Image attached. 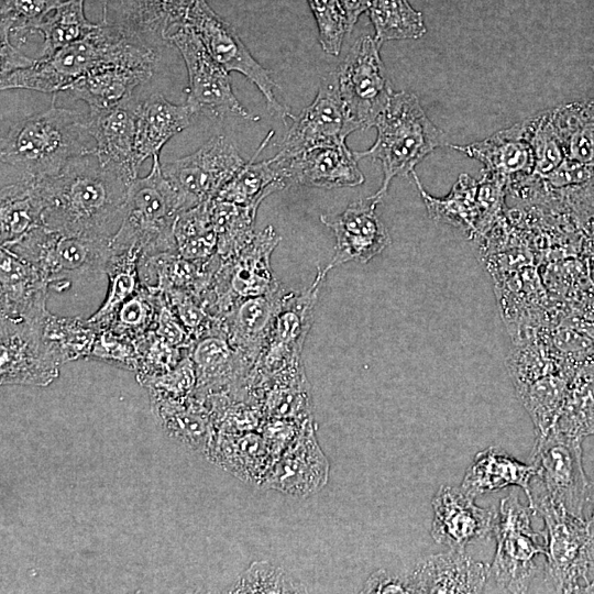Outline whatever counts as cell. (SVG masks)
Wrapping results in <instances>:
<instances>
[{
	"label": "cell",
	"mask_w": 594,
	"mask_h": 594,
	"mask_svg": "<svg viewBox=\"0 0 594 594\" xmlns=\"http://www.w3.org/2000/svg\"><path fill=\"white\" fill-rule=\"evenodd\" d=\"M133 179L116 166L101 164L95 153L72 160L57 175L38 179L43 226L64 234L112 241L123 221Z\"/></svg>",
	"instance_id": "6da1fadb"
},
{
	"label": "cell",
	"mask_w": 594,
	"mask_h": 594,
	"mask_svg": "<svg viewBox=\"0 0 594 594\" xmlns=\"http://www.w3.org/2000/svg\"><path fill=\"white\" fill-rule=\"evenodd\" d=\"M156 61L157 54L151 45L120 26L102 21L84 40L2 75L0 89L56 95L98 68L111 65L154 67Z\"/></svg>",
	"instance_id": "7a4b0ae2"
},
{
	"label": "cell",
	"mask_w": 594,
	"mask_h": 594,
	"mask_svg": "<svg viewBox=\"0 0 594 594\" xmlns=\"http://www.w3.org/2000/svg\"><path fill=\"white\" fill-rule=\"evenodd\" d=\"M88 114L55 105L13 124L1 138V176L42 179L95 153Z\"/></svg>",
	"instance_id": "3957f363"
},
{
	"label": "cell",
	"mask_w": 594,
	"mask_h": 594,
	"mask_svg": "<svg viewBox=\"0 0 594 594\" xmlns=\"http://www.w3.org/2000/svg\"><path fill=\"white\" fill-rule=\"evenodd\" d=\"M374 127V144L354 155L358 161L370 157L381 162L382 185L369 197L380 204L394 177L408 176L428 154L447 143L444 132L427 117L418 97L405 90L393 92Z\"/></svg>",
	"instance_id": "277c9868"
},
{
	"label": "cell",
	"mask_w": 594,
	"mask_h": 594,
	"mask_svg": "<svg viewBox=\"0 0 594 594\" xmlns=\"http://www.w3.org/2000/svg\"><path fill=\"white\" fill-rule=\"evenodd\" d=\"M530 508L547 536L546 582L556 593H586L594 573V518L570 514L541 490Z\"/></svg>",
	"instance_id": "5b68a950"
},
{
	"label": "cell",
	"mask_w": 594,
	"mask_h": 594,
	"mask_svg": "<svg viewBox=\"0 0 594 594\" xmlns=\"http://www.w3.org/2000/svg\"><path fill=\"white\" fill-rule=\"evenodd\" d=\"M179 212L177 196L162 173V163L153 160L150 173L134 178L130 185L123 221L111 244L134 245L141 256L178 252L174 224Z\"/></svg>",
	"instance_id": "8992f818"
},
{
	"label": "cell",
	"mask_w": 594,
	"mask_h": 594,
	"mask_svg": "<svg viewBox=\"0 0 594 594\" xmlns=\"http://www.w3.org/2000/svg\"><path fill=\"white\" fill-rule=\"evenodd\" d=\"M534 515L530 506L522 505L514 493L499 503L491 575L501 592L526 593L537 572V557L547 554V536L532 528Z\"/></svg>",
	"instance_id": "52a82bcc"
},
{
	"label": "cell",
	"mask_w": 594,
	"mask_h": 594,
	"mask_svg": "<svg viewBox=\"0 0 594 594\" xmlns=\"http://www.w3.org/2000/svg\"><path fill=\"white\" fill-rule=\"evenodd\" d=\"M280 240L267 226L239 254L222 261L211 283L197 295L204 309L221 319L235 301L277 290L283 284L272 272L271 256Z\"/></svg>",
	"instance_id": "ba28073f"
},
{
	"label": "cell",
	"mask_w": 594,
	"mask_h": 594,
	"mask_svg": "<svg viewBox=\"0 0 594 594\" xmlns=\"http://www.w3.org/2000/svg\"><path fill=\"white\" fill-rule=\"evenodd\" d=\"M35 266L50 284L106 273L111 241L64 234L38 226L4 246Z\"/></svg>",
	"instance_id": "9c48e42d"
},
{
	"label": "cell",
	"mask_w": 594,
	"mask_h": 594,
	"mask_svg": "<svg viewBox=\"0 0 594 594\" xmlns=\"http://www.w3.org/2000/svg\"><path fill=\"white\" fill-rule=\"evenodd\" d=\"M380 47L374 37L361 36L336 70L339 94L352 132L374 127L394 92Z\"/></svg>",
	"instance_id": "30bf717a"
},
{
	"label": "cell",
	"mask_w": 594,
	"mask_h": 594,
	"mask_svg": "<svg viewBox=\"0 0 594 594\" xmlns=\"http://www.w3.org/2000/svg\"><path fill=\"white\" fill-rule=\"evenodd\" d=\"M166 42L177 47L185 62L188 73L186 105L194 116L252 118L235 97L229 73L213 59L189 25L180 24Z\"/></svg>",
	"instance_id": "8fae6325"
},
{
	"label": "cell",
	"mask_w": 594,
	"mask_h": 594,
	"mask_svg": "<svg viewBox=\"0 0 594 594\" xmlns=\"http://www.w3.org/2000/svg\"><path fill=\"white\" fill-rule=\"evenodd\" d=\"M246 162L223 135H215L194 153L162 164L182 211L210 201Z\"/></svg>",
	"instance_id": "7c38bea8"
},
{
	"label": "cell",
	"mask_w": 594,
	"mask_h": 594,
	"mask_svg": "<svg viewBox=\"0 0 594 594\" xmlns=\"http://www.w3.org/2000/svg\"><path fill=\"white\" fill-rule=\"evenodd\" d=\"M582 441L583 438L552 427L536 438L530 455L540 488L552 502L579 517H583L591 486L583 468Z\"/></svg>",
	"instance_id": "4fadbf2b"
},
{
	"label": "cell",
	"mask_w": 594,
	"mask_h": 594,
	"mask_svg": "<svg viewBox=\"0 0 594 594\" xmlns=\"http://www.w3.org/2000/svg\"><path fill=\"white\" fill-rule=\"evenodd\" d=\"M185 23L195 31L209 54L228 73L238 72L244 75L261 90L273 112L283 118H292L290 112L275 98L276 85L270 72L253 57L237 31L219 16L206 0H194Z\"/></svg>",
	"instance_id": "5bb4252c"
},
{
	"label": "cell",
	"mask_w": 594,
	"mask_h": 594,
	"mask_svg": "<svg viewBox=\"0 0 594 594\" xmlns=\"http://www.w3.org/2000/svg\"><path fill=\"white\" fill-rule=\"evenodd\" d=\"M411 176L433 221L472 232L483 229L499 211L507 186L504 182L486 175L475 180L461 174L449 195L436 198L425 190L415 170Z\"/></svg>",
	"instance_id": "9a60e30c"
},
{
	"label": "cell",
	"mask_w": 594,
	"mask_h": 594,
	"mask_svg": "<svg viewBox=\"0 0 594 594\" xmlns=\"http://www.w3.org/2000/svg\"><path fill=\"white\" fill-rule=\"evenodd\" d=\"M280 142L277 156L288 157L306 150L344 142L352 133L339 94L337 73L321 79L314 101L297 117Z\"/></svg>",
	"instance_id": "2e32d148"
},
{
	"label": "cell",
	"mask_w": 594,
	"mask_h": 594,
	"mask_svg": "<svg viewBox=\"0 0 594 594\" xmlns=\"http://www.w3.org/2000/svg\"><path fill=\"white\" fill-rule=\"evenodd\" d=\"M58 367L42 345L37 322L0 318L1 385L47 386Z\"/></svg>",
	"instance_id": "e0dca14e"
},
{
	"label": "cell",
	"mask_w": 594,
	"mask_h": 594,
	"mask_svg": "<svg viewBox=\"0 0 594 594\" xmlns=\"http://www.w3.org/2000/svg\"><path fill=\"white\" fill-rule=\"evenodd\" d=\"M329 472V461L318 443L310 418L268 469L261 485L295 497H308L324 487Z\"/></svg>",
	"instance_id": "ac0fdd59"
},
{
	"label": "cell",
	"mask_w": 594,
	"mask_h": 594,
	"mask_svg": "<svg viewBox=\"0 0 594 594\" xmlns=\"http://www.w3.org/2000/svg\"><path fill=\"white\" fill-rule=\"evenodd\" d=\"M378 204L370 198L350 204L340 215H321L320 221L336 237L334 254L323 268H332L350 261L367 263L391 243L389 233L375 212Z\"/></svg>",
	"instance_id": "d6986e66"
},
{
	"label": "cell",
	"mask_w": 594,
	"mask_h": 594,
	"mask_svg": "<svg viewBox=\"0 0 594 594\" xmlns=\"http://www.w3.org/2000/svg\"><path fill=\"white\" fill-rule=\"evenodd\" d=\"M461 487L441 485L431 499L432 539L450 549L464 550L470 543L494 534L496 512L482 508Z\"/></svg>",
	"instance_id": "ffe728a7"
},
{
	"label": "cell",
	"mask_w": 594,
	"mask_h": 594,
	"mask_svg": "<svg viewBox=\"0 0 594 594\" xmlns=\"http://www.w3.org/2000/svg\"><path fill=\"white\" fill-rule=\"evenodd\" d=\"M287 188L302 185L326 189L363 184L354 152L345 141L316 146L288 157L273 156Z\"/></svg>",
	"instance_id": "44dd1931"
},
{
	"label": "cell",
	"mask_w": 594,
	"mask_h": 594,
	"mask_svg": "<svg viewBox=\"0 0 594 594\" xmlns=\"http://www.w3.org/2000/svg\"><path fill=\"white\" fill-rule=\"evenodd\" d=\"M50 285L35 266L0 246V318L38 322L48 312Z\"/></svg>",
	"instance_id": "7402d4cb"
},
{
	"label": "cell",
	"mask_w": 594,
	"mask_h": 594,
	"mask_svg": "<svg viewBox=\"0 0 594 594\" xmlns=\"http://www.w3.org/2000/svg\"><path fill=\"white\" fill-rule=\"evenodd\" d=\"M450 146L480 161L484 165V175L503 180L506 185L527 179L534 174L535 155L524 121L482 141Z\"/></svg>",
	"instance_id": "603a6c76"
},
{
	"label": "cell",
	"mask_w": 594,
	"mask_h": 594,
	"mask_svg": "<svg viewBox=\"0 0 594 594\" xmlns=\"http://www.w3.org/2000/svg\"><path fill=\"white\" fill-rule=\"evenodd\" d=\"M491 565L474 560L464 550L450 549L420 560L409 574L415 593H481Z\"/></svg>",
	"instance_id": "cb8c5ba5"
},
{
	"label": "cell",
	"mask_w": 594,
	"mask_h": 594,
	"mask_svg": "<svg viewBox=\"0 0 594 594\" xmlns=\"http://www.w3.org/2000/svg\"><path fill=\"white\" fill-rule=\"evenodd\" d=\"M138 102L103 109L90 110L88 125L96 144L95 154L103 165L116 166L132 177H138L135 158Z\"/></svg>",
	"instance_id": "d4e9b609"
},
{
	"label": "cell",
	"mask_w": 594,
	"mask_h": 594,
	"mask_svg": "<svg viewBox=\"0 0 594 594\" xmlns=\"http://www.w3.org/2000/svg\"><path fill=\"white\" fill-rule=\"evenodd\" d=\"M287 288L234 302L220 319L222 334L252 364L266 344L282 297Z\"/></svg>",
	"instance_id": "484cf974"
},
{
	"label": "cell",
	"mask_w": 594,
	"mask_h": 594,
	"mask_svg": "<svg viewBox=\"0 0 594 594\" xmlns=\"http://www.w3.org/2000/svg\"><path fill=\"white\" fill-rule=\"evenodd\" d=\"M537 475L532 463L526 464L499 447H488L476 453L461 482L469 496L493 493L515 485L524 490L528 505L532 504L531 480Z\"/></svg>",
	"instance_id": "4316f807"
},
{
	"label": "cell",
	"mask_w": 594,
	"mask_h": 594,
	"mask_svg": "<svg viewBox=\"0 0 594 594\" xmlns=\"http://www.w3.org/2000/svg\"><path fill=\"white\" fill-rule=\"evenodd\" d=\"M195 116L185 105H175L156 92L138 102L135 158L139 166L148 157L160 160L163 146L188 128Z\"/></svg>",
	"instance_id": "83f0119b"
},
{
	"label": "cell",
	"mask_w": 594,
	"mask_h": 594,
	"mask_svg": "<svg viewBox=\"0 0 594 594\" xmlns=\"http://www.w3.org/2000/svg\"><path fill=\"white\" fill-rule=\"evenodd\" d=\"M154 67L111 65L98 68L70 85L64 92L86 102L89 110L125 103L132 92L153 76Z\"/></svg>",
	"instance_id": "f1b7e54d"
},
{
	"label": "cell",
	"mask_w": 594,
	"mask_h": 594,
	"mask_svg": "<svg viewBox=\"0 0 594 594\" xmlns=\"http://www.w3.org/2000/svg\"><path fill=\"white\" fill-rule=\"evenodd\" d=\"M114 24L150 45L167 36L185 22L194 0H116Z\"/></svg>",
	"instance_id": "f546056e"
},
{
	"label": "cell",
	"mask_w": 594,
	"mask_h": 594,
	"mask_svg": "<svg viewBox=\"0 0 594 594\" xmlns=\"http://www.w3.org/2000/svg\"><path fill=\"white\" fill-rule=\"evenodd\" d=\"M43 210L38 179L1 176L0 246H9L43 226Z\"/></svg>",
	"instance_id": "4dcf8cb0"
},
{
	"label": "cell",
	"mask_w": 594,
	"mask_h": 594,
	"mask_svg": "<svg viewBox=\"0 0 594 594\" xmlns=\"http://www.w3.org/2000/svg\"><path fill=\"white\" fill-rule=\"evenodd\" d=\"M193 362L197 385L204 389L246 377L253 364L221 334H209L194 344Z\"/></svg>",
	"instance_id": "1f68e13d"
},
{
	"label": "cell",
	"mask_w": 594,
	"mask_h": 594,
	"mask_svg": "<svg viewBox=\"0 0 594 594\" xmlns=\"http://www.w3.org/2000/svg\"><path fill=\"white\" fill-rule=\"evenodd\" d=\"M139 248L114 246L107 263L108 292L101 306L88 318L100 331L110 327L117 311L132 295L141 288Z\"/></svg>",
	"instance_id": "d6a6232c"
},
{
	"label": "cell",
	"mask_w": 594,
	"mask_h": 594,
	"mask_svg": "<svg viewBox=\"0 0 594 594\" xmlns=\"http://www.w3.org/2000/svg\"><path fill=\"white\" fill-rule=\"evenodd\" d=\"M44 350L58 364L91 354L99 330L88 319L50 311L37 322Z\"/></svg>",
	"instance_id": "836d02e7"
},
{
	"label": "cell",
	"mask_w": 594,
	"mask_h": 594,
	"mask_svg": "<svg viewBox=\"0 0 594 594\" xmlns=\"http://www.w3.org/2000/svg\"><path fill=\"white\" fill-rule=\"evenodd\" d=\"M273 133L265 136L253 157L223 186L217 199L258 208L267 196L287 188L273 158L255 162Z\"/></svg>",
	"instance_id": "e575fe53"
},
{
	"label": "cell",
	"mask_w": 594,
	"mask_h": 594,
	"mask_svg": "<svg viewBox=\"0 0 594 594\" xmlns=\"http://www.w3.org/2000/svg\"><path fill=\"white\" fill-rule=\"evenodd\" d=\"M257 209L217 198L210 201L217 254L222 261L234 257L252 241Z\"/></svg>",
	"instance_id": "d590c367"
},
{
	"label": "cell",
	"mask_w": 594,
	"mask_h": 594,
	"mask_svg": "<svg viewBox=\"0 0 594 594\" xmlns=\"http://www.w3.org/2000/svg\"><path fill=\"white\" fill-rule=\"evenodd\" d=\"M99 23H91L84 13V0H66L51 11L34 32L42 35L38 58L46 57L90 35ZM37 58V59H38Z\"/></svg>",
	"instance_id": "8d00e7d4"
},
{
	"label": "cell",
	"mask_w": 594,
	"mask_h": 594,
	"mask_svg": "<svg viewBox=\"0 0 594 594\" xmlns=\"http://www.w3.org/2000/svg\"><path fill=\"white\" fill-rule=\"evenodd\" d=\"M367 12L380 46L387 41L417 40L427 32L422 13L408 0H372Z\"/></svg>",
	"instance_id": "74e56055"
},
{
	"label": "cell",
	"mask_w": 594,
	"mask_h": 594,
	"mask_svg": "<svg viewBox=\"0 0 594 594\" xmlns=\"http://www.w3.org/2000/svg\"><path fill=\"white\" fill-rule=\"evenodd\" d=\"M210 201L182 211L176 218L174 237L178 254L184 258L205 261L217 253Z\"/></svg>",
	"instance_id": "f35d334b"
},
{
	"label": "cell",
	"mask_w": 594,
	"mask_h": 594,
	"mask_svg": "<svg viewBox=\"0 0 594 594\" xmlns=\"http://www.w3.org/2000/svg\"><path fill=\"white\" fill-rule=\"evenodd\" d=\"M553 427L579 438L594 435V374H580L570 383Z\"/></svg>",
	"instance_id": "ab89813d"
},
{
	"label": "cell",
	"mask_w": 594,
	"mask_h": 594,
	"mask_svg": "<svg viewBox=\"0 0 594 594\" xmlns=\"http://www.w3.org/2000/svg\"><path fill=\"white\" fill-rule=\"evenodd\" d=\"M162 304V293L141 285V288L122 304L108 329L136 342L154 331Z\"/></svg>",
	"instance_id": "60d3db41"
},
{
	"label": "cell",
	"mask_w": 594,
	"mask_h": 594,
	"mask_svg": "<svg viewBox=\"0 0 594 594\" xmlns=\"http://www.w3.org/2000/svg\"><path fill=\"white\" fill-rule=\"evenodd\" d=\"M62 0H1V42L21 48L26 36Z\"/></svg>",
	"instance_id": "b9f144b4"
},
{
	"label": "cell",
	"mask_w": 594,
	"mask_h": 594,
	"mask_svg": "<svg viewBox=\"0 0 594 594\" xmlns=\"http://www.w3.org/2000/svg\"><path fill=\"white\" fill-rule=\"evenodd\" d=\"M524 122L535 155L532 176L543 178L565 158L562 143L552 124L550 111L538 113Z\"/></svg>",
	"instance_id": "7bdbcfd3"
},
{
	"label": "cell",
	"mask_w": 594,
	"mask_h": 594,
	"mask_svg": "<svg viewBox=\"0 0 594 594\" xmlns=\"http://www.w3.org/2000/svg\"><path fill=\"white\" fill-rule=\"evenodd\" d=\"M231 593H300L302 587L270 561H254L240 575Z\"/></svg>",
	"instance_id": "ee69618b"
},
{
	"label": "cell",
	"mask_w": 594,
	"mask_h": 594,
	"mask_svg": "<svg viewBox=\"0 0 594 594\" xmlns=\"http://www.w3.org/2000/svg\"><path fill=\"white\" fill-rule=\"evenodd\" d=\"M317 22L322 50L338 56L345 34L348 21L340 0H307Z\"/></svg>",
	"instance_id": "f6af8a7d"
},
{
	"label": "cell",
	"mask_w": 594,
	"mask_h": 594,
	"mask_svg": "<svg viewBox=\"0 0 594 594\" xmlns=\"http://www.w3.org/2000/svg\"><path fill=\"white\" fill-rule=\"evenodd\" d=\"M154 332L175 348L195 344L190 334L163 299Z\"/></svg>",
	"instance_id": "bcb514c9"
},
{
	"label": "cell",
	"mask_w": 594,
	"mask_h": 594,
	"mask_svg": "<svg viewBox=\"0 0 594 594\" xmlns=\"http://www.w3.org/2000/svg\"><path fill=\"white\" fill-rule=\"evenodd\" d=\"M360 593H415L409 575H396L385 569L374 571Z\"/></svg>",
	"instance_id": "7dc6e473"
},
{
	"label": "cell",
	"mask_w": 594,
	"mask_h": 594,
	"mask_svg": "<svg viewBox=\"0 0 594 594\" xmlns=\"http://www.w3.org/2000/svg\"><path fill=\"white\" fill-rule=\"evenodd\" d=\"M593 174V165L583 164L565 157L563 162L544 176L552 186L564 187L586 182Z\"/></svg>",
	"instance_id": "c3c4849f"
},
{
	"label": "cell",
	"mask_w": 594,
	"mask_h": 594,
	"mask_svg": "<svg viewBox=\"0 0 594 594\" xmlns=\"http://www.w3.org/2000/svg\"><path fill=\"white\" fill-rule=\"evenodd\" d=\"M372 0H340L348 21V33L353 30L358 19L367 11Z\"/></svg>",
	"instance_id": "681fc988"
},
{
	"label": "cell",
	"mask_w": 594,
	"mask_h": 594,
	"mask_svg": "<svg viewBox=\"0 0 594 594\" xmlns=\"http://www.w3.org/2000/svg\"><path fill=\"white\" fill-rule=\"evenodd\" d=\"M587 503H591L592 505V508H593L592 517L594 518V483L593 484L591 483Z\"/></svg>",
	"instance_id": "f907efd6"
},
{
	"label": "cell",
	"mask_w": 594,
	"mask_h": 594,
	"mask_svg": "<svg viewBox=\"0 0 594 594\" xmlns=\"http://www.w3.org/2000/svg\"><path fill=\"white\" fill-rule=\"evenodd\" d=\"M586 593H594V581L590 584Z\"/></svg>",
	"instance_id": "816d5d0a"
},
{
	"label": "cell",
	"mask_w": 594,
	"mask_h": 594,
	"mask_svg": "<svg viewBox=\"0 0 594 594\" xmlns=\"http://www.w3.org/2000/svg\"><path fill=\"white\" fill-rule=\"evenodd\" d=\"M426 1H428V0H426Z\"/></svg>",
	"instance_id": "f5cc1de1"
},
{
	"label": "cell",
	"mask_w": 594,
	"mask_h": 594,
	"mask_svg": "<svg viewBox=\"0 0 594 594\" xmlns=\"http://www.w3.org/2000/svg\"><path fill=\"white\" fill-rule=\"evenodd\" d=\"M106 1V0H105Z\"/></svg>",
	"instance_id": "db71d44e"
}]
</instances>
